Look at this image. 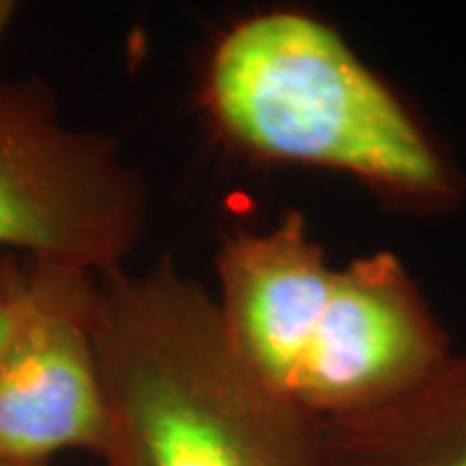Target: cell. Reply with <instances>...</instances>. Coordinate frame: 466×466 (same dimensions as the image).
<instances>
[{"mask_svg": "<svg viewBox=\"0 0 466 466\" xmlns=\"http://www.w3.org/2000/svg\"><path fill=\"white\" fill-rule=\"evenodd\" d=\"M198 94L220 143L257 164L342 174L410 218L451 216L466 202V174L446 143L309 11L238 18L208 52Z\"/></svg>", "mask_w": 466, "mask_h": 466, "instance_id": "1", "label": "cell"}, {"mask_svg": "<svg viewBox=\"0 0 466 466\" xmlns=\"http://www.w3.org/2000/svg\"><path fill=\"white\" fill-rule=\"evenodd\" d=\"M91 327L101 466H329L321 420L238 358L213 293L171 257L96 272Z\"/></svg>", "mask_w": 466, "mask_h": 466, "instance_id": "2", "label": "cell"}, {"mask_svg": "<svg viewBox=\"0 0 466 466\" xmlns=\"http://www.w3.org/2000/svg\"><path fill=\"white\" fill-rule=\"evenodd\" d=\"M453 352L412 269L381 249L306 278L285 319L269 383L324 422L400 400Z\"/></svg>", "mask_w": 466, "mask_h": 466, "instance_id": "3", "label": "cell"}, {"mask_svg": "<svg viewBox=\"0 0 466 466\" xmlns=\"http://www.w3.org/2000/svg\"><path fill=\"white\" fill-rule=\"evenodd\" d=\"M148 187L116 137L70 127L47 86L0 81V247L101 272L127 265Z\"/></svg>", "mask_w": 466, "mask_h": 466, "instance_id": "4", "label": "cell"}, {"mask_svg": "<svg viewBox=\"0 0 466 466\" xmlns=\"http://www.w3.org/2000/svg\"><path fill=\"white\" fill-rule=\"evenodd\" d=\"M14 324L0 352V464L47 466L63 451L99 453L106 404L84 267L11 254Z\"/></svg>", "mask_w": 466, "mask_h": 466, "instance_id": "5", "label": "cell"}, {"mask_svg": "<svg viewBox=\"0 0 466 466\" xmlns=\"http://www.w3.org/2000/svg\"><path fill=\"white\" fill-rule=\"evenodd\" d=\"M321 425L329 466H466V350L400 400Z\"/></svg>", "mask_w": 466, "mask_h": 466, "instance_id": "6", "label": "cell"}, {"mask_svg": "<svg viewBox=\"0 0 466 466\" xmlns=\"http://www.w3.org/2000/svg\"><path fill=\"white\" fill-rule=\"evenodd\" d=\"M11 324H14V280H11V262L5 251L0 257V352L5 348Z\"/></svg>", "mask_w": 466, "mask_h": 466, "instance_id": "7", "label": "cell"}, {"mask_svg": "<svg viewBox=\"0 0 466 466\" xmlns=\"http://www.w3.org/2000/svg\"><path fill=\"white\" fill-rule=\"evenodd\" d=\"M16 16V5L8 3V0H0V47H3V39L11 29V21Z\"/></svg>", "mask_w": 466, "mask_h": 466, "instance_id": "8", "label": "cell"}, {"mask_svg": "<svg viewBox=\"0 0 466 466\" xmlns=\"http://www.w3.org/2000/svg\"><path fill=\"white\" fill-rule=\"evenodd\" d=\"M0 466H14V464H0Z\"/></svg>", "mask_w": 466, "mask_h": 466, "instance_id": "9", "label": "cell"}]
</instances>
